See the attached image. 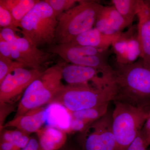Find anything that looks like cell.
Listing matches in <instances>:
<instances>
[{
	"label": "cell",
	"mask_w": 150,
	"mask_h": 150,
	"mask_svg": "<svg viewBox=\"0 0 150 150\" xmlns=\"http://www.w3.org/2000/svg\"><path fill=\"white\" fill-rule=\"evenodd\" d=\"M110 79L114 96L112 101L135 107L150 108V68L142 59L131 64L116 63Z\"/></svg>",
	"instance_id": "obj_1"
},
{
	"label": "cell",
	"mask_w": 150,
	"mask_h": 150,
	"mask_svg": "<svg viewBox=\"0 0 150 150\" xmlns=\"http://www.w3.org/2000/svg\"><path fill=\"white\" fill-rule=\"evenodd\" d=\"M103 6L93 1L81 0L72 8L58 17L54 44L69 43L94 26Z\"/></svg>",
	"instance_id": "obj_2"
},
{
	"label": "cell",
	"mask_w": 150,
	"mask_h": 150,
	"mask_svg": "<svg viewBox=\"0 0 150 150\" xmlns=\"http://www.w3.org/2000/svg\"><path fill=\"white\" fill-rule=\"evenodd\" d=\"M63 63H58L46 69L28 87L19 103L15 117L23 115L45 105L51 104L64 86L62 83Z\"/></svg>",
	"instance_id": "obj_3"
},
{
	"label": "cell",
	"mask_w": 150,
	"mask_h": 150,
	"mask_svg": "<svg viewBox=\"0 0 150 150\" xmlns=\"http://www.w3.org/2000/svg\"><path fill=\"white\" fill-rule=\"evenodd\" d=\"M112 85L103 88L89 83L68 84L63 86L51 103L61 105L68 111L88 109L112 101Z\"/></svg>",
	"instance_id": "obj_4"
},
{
	"label": "cell",
	"mask_w": 150,
	"mask_h": 150,
	"mask_svg": "<svg viewBox=\"0 0 150 150\" xmlns=\"http://www.w3.org/2000/svg\"><path fill=\"white\" fill-rule=\"evenodd\" d=\"M58 17L45 0L40 1L23 18L20 28L23 36L37 47L54 45Z\"/></svg>",
	"instance_id": "obj_5"
},
{
	"label": "cell",
	"mask_w": 150,
	"mask_h": 150,
	"mask_svg": "<svg viewBox=\"0 0 150 150\" xmlns=\"http://www.w3.org/2000/svg\"><path fill=\"white\" fill-rule=\"evenodd\" d=\"M112 128L115 140L114 150H127L141 131L149 109L115 102Z\"/></svg>",
	"instance_id": "obj_6"
},
{
	"label": "cell",
	"mask_w": 150,
	"mask_h": 150,
	"mask_svg": "<svg viewBox=\"0 0 150 150\" xmlns=\"http://www.w3.org/2000/svg\"><path fill=\"white\" fill-rule=\"evenodd\" d=\"M47 52L58 55L68 64L94 68L103 75L107 74L112 69L108 63L109 49L100 50L67 43L54 44L48 48Z\"/></svg>",
	"instance_id": "obj_7"
},
{
	"label": "cell",
	"mask_w": 150,
	"mask_h": 150,
	"mask_svg": "<svg viewBox=\"0 0 150 150\" xmlns=\"http://www.w3.org/2000/svg\"><path fill=\"white\" fill-rule=\"evenodd\" d=\"M78 141L82 150H114L115 140L112 128V113L90 124L80 133Z\"/></svg>",
	"instance_id": "obj_8"
},
{
	"label": "cell",
	"mask_w": 150,
	"mask_h": 150,
	"mask_svg": "<svg viewBox=\"0 0 150 150\" xmlns=\"http://www.w3.org/2000/svg\"><path fill=\"white\" fill-rule=\"evenodd\" d=\"M43 71L18 68L9 74L0 83V105H10Z\"/></svg>",
	"instance_id": "obj_9"
},
{
	"label": "cell",
	"mask_w": 150,
	"mask_h": 150,
	"mask_svg": "<svg viewBox=\"0 0 150 150\" xmlns=\"http://www.w3.org/2000/svg\"><path fill=\"white\" fill-rule=\"evenodd\" d=\"M11 45L13 60L31 69L40 70L54 55L40 50L24 36L21 37L18 35Z\"/></svg>",
	"instance_id": "obj_10"
},
{
	"label": "cell",
	"mask_w": 150,
	"mask_h": 150,
	"mask_svg": "<svg viewBox=\"0 0 150 150\" xmlns=\"http://www.w3.org/2000/svg\"><path fill=\"white\" fill-rule=\"evenodd\" d=\"M62 74V78L68 84L89 83L91 82L93 86L99 88L110 85L108 77L103 76L101 72L91 67L64 62Z\"/></svg>",
	"instance_id": "obj_11"
},
{
	"label": "cell",
	"mask_w": 150,
	"mask_h": 150,
	"mask_svg": "<svg viewBox=\"0 0 150 150\" xmlns=\"http://www.w3.org/2000/svg\"><path fill=\"white\" fill-rule=\"evenodd\" d=\"M112 46L116 63L127 64L135 62L141 55L137 26H132L126 32L121 33L113 41Z\"/></svg>",
	"instance_id": "obj_12"
},
{
	"label": "cell",
	"mask_w": 150,
	"mask_h": 150,
	"mask_svg": "<svg viewBox=\"0 0 150 150\" xmlns=\"http://www.w3.org/2000/svg\"><path fill=\"white\" fill-rule=\"evenodd\" d=\"M138 38L139 43L140 58L145 66L150 68V8L146 1L139 0L137 14Z\"/></svg>",
	"instance_id": "obj_13"
},
{
	"label": "cell",
	"mask_w": 150,
	"mask_h": 150,
	"mask_svg": "<svg viewBox=\"0 0 150 150\" xmlns=\"http://www.w3.org/2000/svg\"><path fill=\"white\" fill-rule=\"evenodd\" d=\"M128 24L113 5L103 7L97 18L94 27L103 34L115 35L121 34Z\"/></svg>",
	"instance_id": "obj_14"
},
{
	"label": "cell",
	"mask_w": 150,
	"mask_h": 150,
	"mask_svg": "<svg viewBox=\"0 0 150 150\" xmlns=\"http://www.w3.org/2000/svg\"><path fill=\"white\" fill-rule=\"evenodd\" d=\"M46 112L45 108L40 107L30 110L23 115L15 117L3 126L1 131L8 127H14L25 133H36L42 128L46 121Z\"/></svg>",
	"instance_id": "obj_15"
},
{
	"label": "cell",
	"mask_w": 150,
	"mask_h": 150,
	"mask_svg": "<svg viewBox=\"0 0 150 150\" xmlns=\"http://www.w3.org/2000/svg\"><path fill=\"white\" fill-rule=\"evenodd\" d=\"M103 34L96 28H93L74 38L70 43L78 46H88L103 50L109 49L118 35Z\"/></svg>",
	"instance_id": "obj_16"
},
{
	"label": "cell",
	"mask_w": 150,
	"mask_h": 150,
	"mask_svg": "<svg viewBox=\"0 0 150 150\" xmlns=\"http://www.w3.org/2000/svg\"><path fill=\"white\" fill-rule=\"evenodd\" d=\"M36 133L42 150H59L67 142V132L54 127L41 128Z\"/></svg>",
	"instance_id": "obj_17"
},
{
	"label": "cell",
	"mask_w": 150,
	"mask_h": 150,
	"mask_svg": "<svg viewBox=\"0 0 150 150\" xmlns=\"http://www.w3.org/2000/svg\"><path fill=\"white\" fill-rule=\"evenodd\" d=\"M39 0H0V5L10 11L16 21H21Z\"/></svg>",
	"instance_id": "obj_18"
},
{
	"label": "cell",
	"mask_w": 150,
	"mask_h": 150,
	"mask_svg": "<svg viewBox=\"0 0 150 150\" xmlns=\"http://www.w3.org/2000/svg\"><path fill=\"white\" fill-rule=\"evenodd\" d=\"M111 1L129 26L131 25L137 15L139 0H112Z\"/></svg>",
	"instance_id": "obj_19"
},
{
	"label": "cell",
	"mask_w": 150,
	"mask_h": 150,
	"mask_svg": "<svg viewBox=\"0 0 150 150\" xmlns=\"http://www.w3.org/2000/svg\"><path fill=\"white\" fill-rule=\"evenodd\" d=\"M109 103H108L88 109L74 112L68 111V112L71 117L79 118L92 123L107 113Z\"/></svg>",
	"instance_id": "obj_20"
},
{
	"label": "cell",
	"mask_w": 150,
	"mask_h": 150,
	"mask_svg": "<svg viewBox=\"0 0 150 150\" xmlns=\"http://www.w3.org/2000/svg\"><path fill=\"white\" fill-rule=\"evenodd\" d=\"M30 134L21 130H4L1 131V141L10 142L21 149L24 148L29 142Z\"/></svg>",
	"instance_id": "obj_21"
},
{
	"label": "cell",
	"mask_w": 150,
	"mask_h": 150,
	"mask_svg": "<svg viewBox=\"0 0 150 150\" xmlns=\"http://www.w3.org/2000/svg\"><path fill=\"white\" fill-rule=\"evenodd\" d=\"M21 63L0 55V83L9 74L19 68H25Z\"/></svg>",
	"instance_id": "obj_22"
},
{
	"label": "cell",
	"mask_w": 150,
	"mask_h": 150,
	"mask_svg": "<svg viewBox=\"0 0 150 150\" xmlns=\"http://www.w3.org/2000/svg\"><path fill=\"white\" fill-rule=\"evenodd\" d=\"M52 8L57 17L76 5L80 0H45Z\"/></svg>",
	"instance_id": "obj_23"
},
{
	"label": "cell",
	"mask_w": 150,
	"mask_h": 150,
	"mask_svg": "<svg viewBox=\"0 0 150 150\" xmlns=\"http://www.w3.org/2000/svg\"><path fill=\"white\" fill-rule=\"evenodd\" d=\"M20 25L18 23L12 14L7 9L0 5V27L1 28H11L20 31L18 28Z\"/></svg>",
	"instance_id": "obj_24"
},
{
	"label": "cell",
	"mask_w": 150,
	"mask_h": 150,
	"mask_svg": "<svg viewBox=\"0 0 150 150\" xmlns=\"http://www.w3.org/2000/svg\"><path fill=\"white\" fill-rule=\"evenodd\" d=\"M92 123L83 119L70 117L69 132H83Z\"/></svg>",
	"instance_id": "obj_25"
},
{
	"label": "cell",
	"mask_w": 150,
	"mask_h": 150,
	"mask_svg": "<svg viewBox=\"0 0 150 150\" xmlns=\"http://www.w3.org/2000/svg\"><path fill=\"white\" fill-rule=\"evenodd\" d=\"M16 31H18L16 30L11 28H1L0 37L8 42L10 44H13L16 39L18 35Z\"/></svg>",
	"instance_id": "obj_26"
},
{
	"label": "cell",
	"mask_w": 150,
	"mask_h": 150,
	"mask_svg": "<svg viewBox=\"0 0 150 150\" xmlns=\"http://www.w3.org/2000/svg\"><path fill=\"white\" fill-rule=\"evenodd\" d=\"M141 133L145 143L149 147L150 146V108L147 118L141 130Z\"/></svg>",
	"instance_id": "obj_27"
},
{
	"label": "cell",
	"mask_w": 150,
	"mask_h": 150,
	"mask_svg": "<svg viewBox=\"0 0 150 150\" xmlns=\"http://www.w3.org/2000/svg\"><path fill=\"white\" fill-rule=\"evenodd\" d=\"M148 148L140 131L138 137L130 145L127 150H147Z\"/></svg>",
	"instance_id": "obj_28"
},
{
	"label": "cell",
	"mask_w": 150,
	"mask_h": 150,
	"mask_svg": "<svg viewBox=\"0 0 150 150\" xmlns=\"http://www.w3.org/2000/svg\"><path fill=\"white\" fill-rule=\"evenodd\" d=\"M0 55L11 59L12 47L8 42L0 37Z\"/></svg>",
	"instance_id": "obj_29"
},
{
	"label": "cell",
	"mask_w": 150,
	"mask_h": 150,
	"mask_svg": "<svg viewBox=\"0 0 150 150\" xmlns=\"http://www.w3.org/2000/svg\"><path fill=\"white\" fill-rule=\"evenodd\" d=\"M20 150H42L38 140L35 138H30L28 144Z\"/></svg>",
	"instance_id": "obj_30"
},
{
	"label": "cell",
	"mask_w": 150,
	"mask_h": 150,
	"mask_svg": "<svg viewBox=\"0 0 150 150\" xmlns=\"http://www.w3.org/2000/svg\"><path fill=\"white\" fill-rule=\"evenodd\" d=\"M0 150H20L10 142H0Z\"/></svg>",
	"instance_id": "obj_31"
},
{
	"label": "cell",
	"mask_w": 150,
	"mask_h": 150,
	"mask_svg": "<svg viewBox=\"0 0 150 150\" xmlns=\"http://www.w3.org/2000/svg\"><path fill=\"white\" fill-rule=\"evenodd\" d=\"M59 150H81V149H79L77 148H76L74 147H64L62 148L61 149Z\"/></svg>",
	"instance_id": "obj_32"
},
{
	"label": "cell",
	"mask_w": 150,
	"mask_h": 150,
	"mask_svg": "<svg viewBox=\"0 0 150 150\" xmlns=\"http://www.w3.org/2000/svg\"><path fill=\"white\" fill-rule=\"evenodd\" d=\"M148 6L150 8V0H146Z\"/></svg>",
	"instance_id": "obj_33"
},
{
	"label": "cell",
	"mask_w": 150,
	"mask_h": 150,
	"mask_svg": "<svg viewBox=\"0 0 150 150\" xmlns=\"http://www.w3.org/2000/svg\"><path fill=\"white\" fill-rule=\"evenodd\" d=\"M147 150H150V146L147 149Z\"/></svg>",
	"instance_id": "obj_34"
}]
</instances>
